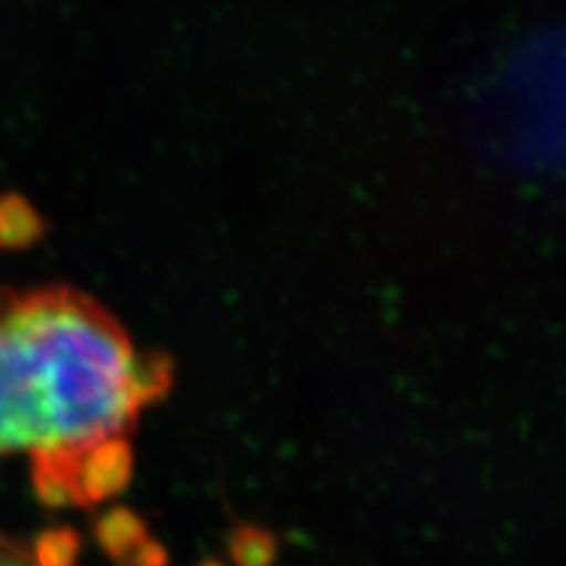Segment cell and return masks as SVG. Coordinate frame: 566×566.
I'll return each mask as SVG.
<instances>
[{
    "mask_svg": "<svg viewBox=\"0 0 566 566\" xmlns=\"http://www.w3.org/2000/svg\"><path fill=\"white\" fill-rule=\"evenodd\" d=\"M171 380L168 357L142 352L95 296L0 286V459H30L45 504L95 506L122 491L134 428Z\"/></svg>",
    "mask_w": 566,
    "mask_h": 566,
    "instance_id": "obj_1",
    "label": "cell"
},
{
    "mask_svg": "<svg viewBox=\"0 0 566 566\" xmlns=\"http://www.w3.org/2000/svg\"><path fill=\"white\" fill-rule=\"evenodd\" d=\"M80 546L71 530H48L38 537L0 533V566H80Z\"/></svg>",
    "mask_w": 566,
    "mask_h": 566,
    "instance_id": "obj_2",
    "label": "cell"
}]
</instances>
